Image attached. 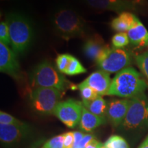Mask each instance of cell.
Wrapping results in <instances>:
<instances>
[{
  "label": "cell",
  "mask_w": 148,
  "mask_h": 148,
  "mask_svg": "<svg viewBox=\"0 0 148 148\" xmlns=\"http://www.w3.org/2000/svg\"><path fill=\"white\" fill-rule=\"evenodd\" d=\"M147 84L133 67L118 72L111 82L107 95L132 99L145 95Z\"/></svg>",
  "instance_id": "6da1fadb"
},
{
  "label": "cell",
  "mask_w": 148,
  "mask_h": 148,
  "mask_svg": "<svg viewBox=\"0 0 148 148\" xmlns=\"http://www.w3.org/2000/svg\"><path fill=\"white\" fill-rule=\"evenodd\" d=\"M10 33V45L16 55L26 51L32 44L34 29L28 18L19 12H11L5 16Z\"/></svg>",
  "instance_id": "7a4b0ae2"
},
{
  "label": "cell",
  "mask_w": 148,
  "mask_h": 148,
  "mask_svg": "<svg viewBox=\"0 0 148 148\" xmlns=\"http://www.w3.org/2000/svg\"><path fill=\"white\" fill-rule=\"evenodd\" d=\"M54 30L65 40L83 37L86 34V23L82 16L73 9L62 8L55 12L52 18Z\"/></svg>",
  "instance_id": "3957f363"
},
{
  "label": "cell",
  "mask_w": 148,
  "mask_h": 148,
  "mask_svg": "<svg viewBox=\"0 0 148 148\" xmlns=\"http://www.w3.org/2000/svg\"><path fill=\"white\" fill-rule=\"evenodd\" d=\"M29 80L36 87L54 88L64 91L70 83L58 69L47 60L38 64L31 72Z\"/></svg>",
  "instance_id": "277c9868"
},
{
  "label": "cell",
  "mask_w": 148,
  "mask_h": 148,
  "mask_svg": "<svg viewBox=\"0 0 148 148\" xmlns=\"http://www.w3.org/2000/svg\"><path fill=\"white\" fill-rule=\"evenodd\" d=\"M61 95L62 91L57 88L36 87L30 93L31 106L37 113L49 115L54 112Z\"/></svg>",
  "instance_id": "5b68a950"
},
{
  "label": "cell",
  "mask_w": 148,
  "mask_h": 148,
  "mask_svg": "<svg viewBox=\"0 0 148 148\" xmlns=\"http://www.w3.org/2000/svg\"><path fill=\"white\" fill-rule=\"evenodd\" d=\"M146 95L130 99L127 114L121 125L125 130H135L148 124V110Z\"/></svg>",
  "instance_id": "8992f818"
},
{
  "label": "cell",
  "mask_w": 148,
  "mask_h": 148,
  "mask_svg": "<svg viewBox=\"0 0 148 148\" xmlns=\"http://www.w3.org/2000/svg\"><path fill=\"white\" fill-rule=\"evenodd\" d=\"M131 60V53L127 49L110 47L96 63L99 69L112 73L127 68Z\"/></svg>",
  "instance_id": "52a82bcc"
},
{
  "label": "cell",
  "mask_w": 148,
  "mask_h": 148,
  "mask_svg": "<svg viewBox=\"0 0 148 148\" xmlns=\"http://www.w3.org/2000/svg\"><path fill=\"white\" fill-rule=\"evenodd\" d=\"M82 102L69 99L60 101L56 107L53 114L66 126L74 128L79 124L82 116Z\"/></svg>",
  "instance_id": "ba28073f"
},
{
  "label": "cell",
  "mask_w": 148,
  "mask_h": 148,
  "mask_svg": "<svg viewBox=\"0 0 148 148\" xmlns=\"http://www.w3.org/2000/svg\"><path fill=\"white\" fill-rule=\"evenodd\" d=\"M0 71L18 79L21 76V69L16 54L8 45L0 42Z\"/></svg>",
  "instance_id": "9c48e42d"
},
{
  "label": "cell",
  "mask_w": 148,
  "mask_h": 148,
  "mask_svg": "<svg viewBox=\"0 0 148 148\" xmlns=\"http://www.w3.org/2000/svg\"><path fill=\"white\" fill-rule=\"evenodd\" d=\"M92 8L102 11H112L121 13L136 9L137 1L135 0H84Z\"/></svg>",
  "instance_id": "30bf717a"
},
{
  "label": "cell",
  "mask_w": 148,
  "mask_h": 148,
  "mask_svg": "<svg viewBox=\"0 0 148 148\" xmlns=\"http://www.w3.org/2000/svg\"><path fill=\"white\" fill-rule=\"evenodd\" d=\"M130 99H111L108 102L106 117L114 126L121 125L128 110Z\"/></svg>",
  "instance_id": "8fae6325"
},
{
  "label": "cell",
  "mask_w": 148,
  "mask_h": 148,
  "mask_svg": "<svg viewBox=\"0 0 148 148\" xmlns=\"http://www.w3.org/2000/svg\"><path fill=\"white\" fill-rule=\"evenodd\" d=\"M110 48L105 43L101 36L98 34L89 36L85 40L83 45V51L87 58L97 62Z\"/></svg>",
  "instance_id": "7c38bea8"
},
{
  "label": "cell",
  "mask_w": 148,
  "mask_h": 148,
  "mask_svg": "<svg viewBox=\"0 0 148 148\" xmlns=\"http://www.w3.org/2000/svg\"><path fill=\"white\" fill-rule=\"evenodd\" d=\"M111 82L110 73L99 69L92 73L80 84L90 86L100 96L107 95Z\"/></svg>",
  "instance_id": "4fadbf2b"
},
{
  "label": "cell",
  "mask_w": 148,
  "mask_h": 148,
  "mask_svg": "<svg viewBox=\"0 0 148 148\" xmlns=\"http://www.w3.org/2000/svg\"><path fill=\"white\" fill-rule=\"evenodd\" d=\"M29 132V127L25 123L21 125L0 123V140L5 145H12L18 142Z\"/></svg>",
  "instance_id": "5bb4252c"
},
{
  "label": "cell",
  "mask_w": 148,
  "mask_h": 148,
  "mask_svg": "<svg viewBox=\"0 0 148 148\" xmlns=\"http://www.w3.org/2000/svg\"><path fill=\"white\" fill-rule=\"evenodd\" d=\"M127 34L132 45L137 47H143L148 45V32L138 18Z\"/></svg>",
  "instance_id": "9a60e30c"
},
{
  "label": "cell",
  "mask_w": 148,
  "mask_h": 148,
  "mask_svg": "<svg viewBox=\"0 0 148 148\" xmlns=\"http://www.w3.org/2000/svg\"><path fill=\"white\" fill-rule=\"evenodd\" d=\"M106 123V117L92 114L83 106L82 116L79 123V127L84 132H91L94 129Z\"/></svg>",
  "instance_id": "2e32d148"
},
{
  "label": "cell",
  "mask_w": 148,
  "mask_h": 148,
  "mask_svg": "<svg viewBox=\"0 0 148 148\" xmlns=\"http://www.w3.org/2000/svg\"><path fill=\"white\" fill-rule=\"evenodd\" d=\"M137 18L134 14L125 11L120 13L112 20L110 26L116 32H125L133 26Z\"/></svg>",
  "instance_id": "e0dca14e"
},
{
  "label": "cell",
  "mask_w": 148,
  "mask_h": 148,
  "mask_svg": "<svg viewBox=\"0 0 148 148\" xmlns=\"http://www.w3.org/2000/svg\"><path fill=\"white\" fill-rule=\"evenodd\" d=\"M82 104L92 114L102 117H106L108 103H106V100L101 96L99 95L95 99L92 101H82Z\"/></svg>",
  "instance_id": "ac0fdd59"
},
{
  "label": "cell",
  "mask_w": 148,
  "mask_h": 148,
  "mask_svg": "<svg viewBox=\"0 0 148 148\" xmlns=\"http://www.w3.org/2000/svg\"><path fill=\"white\" fill-rule=\"evenodd\" d=\"M86 72V68L77 60V58L73 56H71L69 64L65 71H64V74L67 75H79V74L81 73H84Z\"/></svg>",
  "instance_id": "d6986e66"
},
{
  "label": "cell",
  "mask_w": 148,
  "mask_h": 148,
  "mask_svg": "<svg viewBox=\"0 0 148 148\" xmlns=\"http://www.w3.org/2000/svg\"><path fill=\"white\" fill-rule=\"evenodd\" d=\"M104 146L106 148H130L126 140L118 135L110 136L104 143Z\"/></svg>",
  "instance_id": "ffe728a7"
},
{
  "label": "cell",
  "mask_w": 148,
  "mask_h": 148,
  "mask_svg": "<svg viewBox=\"0 0 148 148\" xmlns=\"http://www.w3.org/2000/svg\"><path fill=\"white\" fill-rule=\"evenodd\" d=\"M77 86L79 88V91H80V95L82 99V101H88L94 100L99 96L97 92H95L90 86L82 85L81 84H79Z\"/></svg>",
  "instance_id": "44dd1931"
},
{
  "label": "cell",
  "mask_w": 148,
  "mask_h": 148,
  "mask_svg": "<svg viewBox=\"0 0 148 148\" xmlns=\"http://www.w3.org/2000/svg\"><path fill=\"white\" fill-rule=\"evenodd\" d=\"M111 42L114 48H123L128 45L130 40L127 33L118 32L112 36Z\"/></svg>",
  "instance_id": "7402d4cb"
},
{
  "label": "cell",
  "mask_w": 148,
  "mask_h": 148,
  "mask_svg": "<svg viewBox=\"0 0 148 148\" xmlns=\"http://www.w3.org/2000/svg\"><path fill=\"white\" fill-rule=\"evenodd\" d=\"M135 61L140 71L148 80V51L136 56Z\"/></svg>",
  "instance_id": "603a6c76"
},
{
  "label": "cell",
  "mask_w": 148,
  "mask_h": 148,
  "mask_svg": "<svg viewBox=\"0 0 148 148\" xmlns=\"http://www.w3.org/2000/svg\"><path fill=\"white\" fill-rule=\"evenodd\" d=\"M71 56L68 53H62V54H59L57 56L56 59V64L59 72L62 73H64L69 64Z\"/></svg>",
  "instance_id": "cb8c5ba5"
},
{
  "label": "cell",
  "mask_w": 148,
  "mask_h": 148,
  "mask_svg": "<svg viewBox=\"0 0 148 148\" xmlns=\"http://www.w3.org/2000/svg\"><path fill=\"white\" fill-rule=\"evenodd\" d=\"M0 123L1 124H6V125H21L24 124L25 123L22 122L12 116L11 114L6 113V112L1 111L0 112Z\"/></svg>",
  "instance_id": "d4e9b609"
},
{
  "label": "cell",
  "mask_w": 148,
  "mask_h": 148,
  "mask_svg": "<svg viewBox=\"0 0 148 148\" xmlns=\"http://www.w3.org/2000/svg\"><path fill=\"white\" fill-rule=\"evenodd\" d=\"M64 134L51 138L45 143L43 147L46 148H63Z\"/></svg>",
  "instance_id": "484cf974"
},
{
  "label": "cell",
  "mask_w": 148,
  "mask_h": 148,
  "mask_svg": "<svg viewBox=\"0 0 148 148\" xmlns=\"http://www.w3.org/2000/svg\"><path fill=\"white\" fill-rule=\"evenodd\" d=\"M0 40L6 45L10 44L9 29L8 24L5 21H1L0 23Z\"/></svg>",
  "instance_id": "4316f807"
},
{
  "label": "cell",
  "mask_w": 148,
  "mask_h": 148,
  "mask_svg": "<svg viewBox=\"0 0 148 148\" xmlns=\"http://www.w3.org/2000/svg\"><path fill=\"white\" fill-rule=\"evenodd\" d=\"M63 148H74L73 132H68L64 133Z\"/></svg>",
  "instance_id": "83f0119b"
},
{
  "label": "cell",
  "mask_w": 148,
  "mask_h": 148,
  "mask_svg": "<svg viewBox=\"0 0 148 148\" xmlns=\"http://www.w3.org/2000/svg\"><path fill=\"white\" fill-rule=\"evenodd\" d=\"M95 138H96L95 137V136H94L93 134H85L84 137H83L82 140H81V142L79 143L78 147L81 148H85L91 140L95 139Z\"/></svg>",
  "instance_id": "f1b7e54d"
},
{
  "label": "cell",
  "mask_w": 148,
  "mask_h": 148,
  "mask_svg": "<svg viewBox=\"0 0 148 148\" xmlns=\"http://www.w3.org/2000/svg\"><path fill=\"white\" fill-rule=\"evenodd\" d=\"M74 147H78L85 134L81 131H74Z\"/></svg>",
  "instance_id": "f546056e"
},
{
  "label": "cell",
  "mask_w": 148,
  "mask_h": 148,
  "mask_svg": "<svg viewBox=\"0 0 148 148\" xmlns=\"http://www.w3.org/2000/svg\"><path fill=\"white\" fill-rule=\"evenodd\" d=\"M103 146V145L101 142L95 138V139L91 140L85 148H101Z\"/></svg>",
  "instance_id": "4dcf8cb0"
},
{
  "label": "cell",
  "mask_w": 148,
  "mask_h": 148,
  "mask_svg": "<svg viewBox=\"0 0 148 148\" xmlns=\"http://www.w3.org/2000/svg\"><path fill=\"white\" fill-rule=\"evenodd\" d=\"M138 148H148V136L144 140L143 143L140 144V145L138 147Z\"/></svg>",
  "instance_id": "1f68e13d"
},
{
  "label": "cell",
  "mask_w": 148,
  "mask_h": 148,
  "mask_svg": "<svg viewBox=\"0 0 148 148\" xmlns=\"http://www.w3.org/2000/svg\"><path fill=\"white\" fill-rule=\"evenodd\" d=\"M101 148H106V147H105V146H104V145H103V147H101Z\"/></svg>",
  "instance_id": "d6a6232c"
},
{
  "label": "cell",
  "mask_w": 148,
  "mask_h": 148,
  "mask_svg": "<svg viewBox=\"0 0 148 148\" xmlns=\"http://www.w3.org/2000/svg\"><path fill=\"white\" fill-rule=\"evenodd\" d=\"M74 148H81V147H74Z\"/></svg>",
  "instance_id": "836d02e7"
},
{
  "label": "cell",
  "mask_w": 148,
  "mask_h": 148,
  "mask_svg": "<svg viewBox=\"0 0 148 148\" xmlns=\"http://www.w3.org/2000/svg\"><path fill=\"white\" fill-rule=\"evenodd\" d=\"M2 1H8V0H2Z\"/></svg>",
  "instance_id": "e575fe53"
},
{
  "label": "cell",
  "mask_w": 148,
  "mask_h": 148,
  "mask_svg": "<svg viewBox=\"0 0 148 148\" xmlns=\"http://www.w3.org/2000/svg\"><path fill=\"white\" fill-rule=\"evenodd\" d=\"M42 148H46V147H42Z\"/></svg>",
  "instance_id": "d590c367"
},
{
  "label": "cell",
  "mask_w": 148,
  "mask_h": 148,
  "mask_svg": "<svg viewBox=\"0 0 148 148\" xmlns=\"http://www.w3.org/2000/svg\"><path fill=\"white\" fill-rule=\"evenodd\" d=\"M147 110H148V108H147Z\"/></svg>",
  "instance_id": "8d00e7d4"
}]
</instances>
